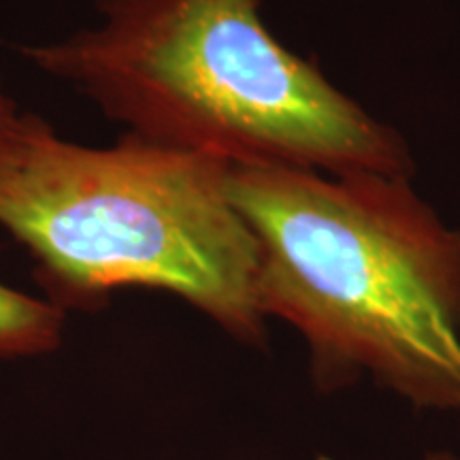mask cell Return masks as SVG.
Here are the masks:
<instances>
[{"label":"cell","instance_id":"6da1fadb","mask_svg":"<svg viewBox=\"0 0 460 460\" xmlns=\"http://www.w3.org/2000/svg\"><path fill=\"white\" fill-rule=\"evenodd\" d=\"M101 24L17 45L126 135L239 166L407 177L394 130L273 37L261 0H94Z\"/></svg>","mask_w":460,"mask_h":460},{"label":"cell","instance_id":"7a4b0ae2","mask_svg":"<svg viewBox=\"0 0 460 460\" xmlns=\"http://www.w3.org/2000/svg\"><path fill=\"white\" fill-rule=\"evenodd\" d=\"M228 194L258 245L261 312L303 332L320 377L369 371L460 410V230L407 177L230 164Z\"/></svg>","mask_w":460,"mask_h":460},{"label":"cell","instance_id":"3957f363","mask_svg":"<svg viewBox=\"0 0 460 460\" xmlns=\"http://www.w3.org/2000/svg\"><path fill=\"white\" fill-rule=\"evenodd\" d=\"M228 172L224 160L126 132L109 147L77 146L24 113L0 147V228L62 312L147 288L258 343V245L230 200Z\"/></svg>","mask_w":460,"mask_h":460},{"label":"cell","instance_id":"277c9868","mask_svg":"<svg viewBox=\"0 0 460 460\" xmlns=\"http://www.w3.org/2000/svg\"><path fill=\"white\" fill-rule=\"evenodd\" d=\"M65 312L0 284V362L51 354L62 341Z\"/></svg>","mask_w":460,"mask_h":460},{"label":"cell","instance_id":"5b68a950","mask_svg":"<svg viewBox=\"0 0 460 460\" xmlns=\"http://www.w3.org/2000/svg\"><path fill=\"white\" fill-rule=\"evenodd\" d=\"M22 118H24V111L17 109V102L7 94L3 79H0V147L15 135V130L22 124Z\"/></svg>","mask_w":460,"mask_h":460}]
</instances>
